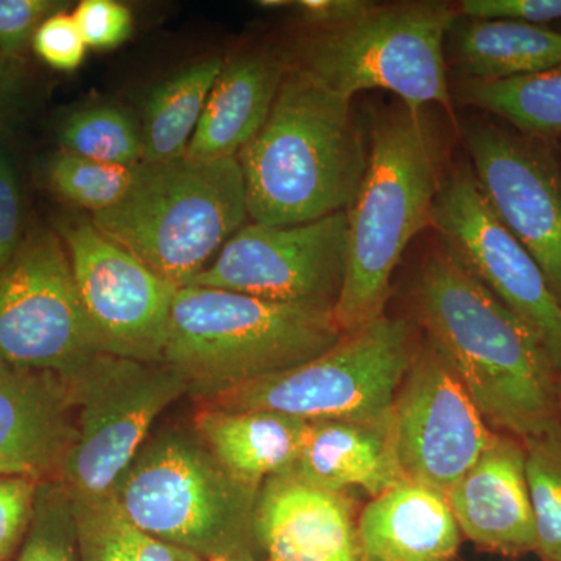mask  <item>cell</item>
Masks as SVG:
<instances>
[{
    "instance_id": "cell-23",
    "label": "cell",
    "mask_w": 561,
    "mask_h": 561,
    "mask_svg": "<svg viewBox=\"0 0 561 561\" xmlns=\"http://www.w3.org/2000/svg\"><path fill=\"white\" fill-rule=\"evenodd\" d=\"M446 43L459 80H507L561 66V33L542 25L459 14Z\"/></svg>"
},
{
    "instance_id": "cell-21",
    "label": "cell",
    "mask_w": 561,
    "mask_h": 561,
    "mask_svg": "<svg viewBox=\"0 0 561 561\" xmlns=\"http://www.w3.org/2000/svg\"><path fill=\"white\" fill-rule=\"evenodd\" d=\"M287 474L331 491L359 486L373 497L405 482L391 426L312 421L300 457Z\"/></svg>"
},
{
    "instance_id": "cell-26",
    "label": "cell",
    "mask_w": 561,
    "mask_h": 561,
    "mask_svg": "<svg viewBox=\"0 0 561 561\" xmlns=\"http://www.w3.org/2000/svg\"><path fill=\"white\" fill-rule=\"evenodd\" d=\"M72 500L83 561H203L140 529L113 497Z\"/></svg>"
},
{
    "instance_id": "cell-30",
    "label": "cell",
    "mask_w": 561,
    "mask_h": 561,
    "mask_svg": "<svg viewBox=\"0 0 561 561\" xmlns=\"http://www.w3.org/2000/svg\"><path fill=\"white\" fill-rule=\"evenodd\" d=\"M11 561H83L73 500L58 479L38 483L31 526Z\"/></svg>"
},
{
    "instance_id": "cell-4",
    "label": "cell",
    "mask_w": 561,
    "mask_h": 561,
    "mask_svg": "<svg viewBox=\"0 0 561 561\" xmlns=\"http://www.w3.org/2000/svg\"><path fill=\"white\" fill-rule=\"evenodd\" d=\"M342 335L332 309L186 286L173 298L162 362L205 401L316 359Z\"/></svg>"
},
{
    "instance_id": "cell-2",
    "label": "cell",
    "mask_w": 561,
    "mask_h": 561,
    "mask_svg": "<svg viewBox=\"0 0 561 561\" xmlns=\"http://www.w3.org/2000/svg\"><path fill=\"white\" fill-rule=\"evenodd\" d=\"M236 160L250 220L294 227L350 209L368 146L351 99L287 65L267 121Z\"/></svg>"
},
{
    "instance_id": "cell-39",
    "label": "cell",
    "mask_w": 561,
    "mask_h": 561,
    "mask_svg": "<svg viewBox=\"0 0 561 561\" xmlns=\"http://www.w3.org/2000/svg\"><path fill=\"white\" fill-rule=\"evenodd\" d=\"M257 5L264 10L290 9V2L287 0H261Z\"/></svg>"
},
{
    "instance_id": "cell-32",
    "label": "cell",
    "mask_w": 561,
    "mask_h": 561,
    "mask_svg": "<svg viewBox=\"0 0 561 561\" xmlns=\"http://www.w3.org/2000/svg\"><path fill=\"white\" fill-rule=\"evenodd\" d=\"M73 21L92 49H114L130 38L135 21L130 9L116 0H81Z\"/></svg>"
},
{
    "instance_id": "cell-1",
    "label": "cell",
    "mask_w": 561,
    "mask_h": 561,
    "mask_svg": "<svg viewBox=\"0 0 561 561\" xmlns=\"http://www.w3.org/2000/svg\"><path fill=\"white\" fill-rule=\"evenodd\" d=\"M412 297L424 339L490 427L524 440L560 423L559 371L540 339L443 247L424 261Z\"/></svg>"
},
{
    "instance_id": "cell-10",
    "label": "cell",
    "mask_w": 561,
    "mask_h": 561,
    "mask_svg": "<svg viewBox=\"0 0 561 561\" xmlns=\"http://www.w3.org/2000/svg\"><path fill=\"white\" fill-rule=\"evenodd\" d=\"M98 353L65 243L32 225L0 268V360L68 376Z\"/></svg>"
},
{
    "instance_id": "cell-31",
    "label": "cell",
    "mask_w": 561,
    "mask_h": 561,
    "mask_svg": "<svg viewBox=\"0 0 561 561\" xmlns=\"http://www.w3.org/2000/svg\"><path fill=\"white\" fill-rule=\"evenodd\" d=\"M38 483L21 476H0V561L13 560L27 534Z\"/></svg>"
},
{
    "instance_id": "cell-14",
    "label": "cell",
    "mask_w": 561,
    "mask_h": 561,
    "mask_svg": "<svg viewBox=\"0 0 561 561\" xmlns=\"http://www.w3.org/2000/svg\"><path fill=\"white\" fill-rule=\"evenodd\" d=\"M494 434L451 365L424 339L393 405L394 449L405 481L446 496Z\"/></svg>"
},
{
    "instance_id": "cell-36",
    "label": "cell",
    "mask_w": 561,
    "mask_h": 561,
    "mask_svg": "<svg viewBox=\"0 0 561 561\" xmlns=\"http://www.w3.org/2000/svg\"><path fill=\"white\" fill-rule=\"evenodd\" d=\"M461 16L542 25L561 21V0H463Z\"/></svg>"
},
{
    "instance_id": "cell-27",
    "label": "cell",
    "mask_w": 561,
    "mask_h": 561,
    "mask_svg": "<svg viewBox=\"0 0 561 561\" xmlns=\"http://www.w3.org/2000/svg\"><path fill=\"white\" fill-rule=\"evenodd\" d=\"M60 150L105 164L135 168L144 160L140 125L116 105H91L69 113L58 125Z\"/></svg>"
},
{
    "instance_id": "cell-15",
    "label": "cell",
    "mask_w": 561,
    "mask_h": 561,
    "mask_svg": "<svg viewBox=\"0 0 561 561\" xmlns=\"http://www.w3.org/2000/svg\"><path fill=\"white\" fill-rule=\"evenodd\" d=\"M463 138L483 197L561 306V164L551 142L494 122H472Z\"/></svg>"
},
{
    "instance_id": "cell-7",
    "label": "cell",
    "mask_w": 561,
    "mask_h": 561,
    "mask_svg": "<svg viewBox=\"0 0 561 561\" xmlns=\"http://www.w3.org/2000/svg\"><path fill=\"white\" fill-rule=\"evenodd\" d=\"M459 14L437 0L376 5L343 27L312 31L284 60L348 99L383 90L408 108L438 103L453 116L445 44Z\"/></svg>"
},
{
    "instance_id": "cell-22",
    "label": "cell",
    "mask_w": 561,
    "mask_h": 561,
    "mask_svg": "<svg viewBox=\"0 0 561 561\" xmlns=\"http://www.w3.org/2000/svg\"><path fill=\"white\" fill-rule=\"evenodd\" d=\"M192 426L236 479L261 489L287 474L300 457L311 421L267 411H224L195 405Z\"/></svg>"
},
{
    "instance_id": "cell-11",
    "label": "cell",
    "mask_w": 561,
    "mask_h": 561,
    "mask_svg": "<svg viewBox=\"0 0 561 561\" xmlns=\"http://www.w3.org/2000/svg\"><path fill=\"white\" fill-rule=\"evenodd\" d=\"M431 228L442 247L540 339L561 371V306L537 262L497 219L468 164L440 180Z\"/></svg>"
},
{
    "instance_id": "cell-41",
    "label": "cell",
    "mask_w": 561,
    "mask_h": 561,
    "mask_svg": "<svg viewBox=\"0 0 561 561\" xmlns=\"http://www.w3.org/2000/svg\"><path fill=\"white\" fill-rule=\"evenodd\" d=\"M560 140H561V138H560ZM559 160H560V164H561V144H560V158H559Z\"/></svg>"
},
{
    "instance_id": "cell-17",
    "label": "cell",
    "mask_w": 561,
    "mask_h": 561,
    "mask_svg": "<svg viewBox=\"0 0 561 561\" xmlns=\"http://www.w3.org/2000/svg\"><path fill=\"white\" fill-rule=\"evenodd\" d=\"M254 538L265 561H362L353 501L290 474L262 483Z\"/></svg>"
},
{
    "instance_id": "cell-16",
    "label": "cell",
    "mask_w": 561,
    "mask_h": 561,
    "mask_svg": "<svg viewBox=\"0 0 561 561\" xmlns=\"http://www.w3.org/2000/svg\"><path fill=\"white\" fill-rule=\"evenodd\" d=\"M76 437L65 376L0 360V476L60 479Z\"/></svg>"
},
{
    "instance_id": "cell-37",
    "label": "cell",
    "mask_w": 561,
    "mask_h": 561,
    "mask_svg": "<svg viewBox=\"0 0 561 561\" xmlns=\"http://www.w3.org/2000/svg\"><path fill=\"white\" fill-rule=\"evenodd\" d=\"M378 3L368 0H300L290 2L298 20L312 31H330L359 21Z\"/></svg>"
},
{
    "instance_id": "cell-34",
    "label": "cell",
    "mask_w": 561,
    "mask_h": 561,
    "mask_svg": "<svg viewBox=\"0 0 561 561\" xmlns=\"http://www.w3.org/2000/svg\"><path fill=\"white\" fill-rule=\"evenodd\" d=\"M66 5L60 0H0V50L22 61L39 25Z\"/></svg>"
},
{
    "instance_id": "cell-43",
    "label": "cell",
    "mask_w": 561,
    "mask_h": 561,
    "mask_svg": "<svg viewBox=\"0 0 561 561\" xmlns=\"http://www.w3.org/2000/svg\"><path fill=\"white\" fill-rule=\"evenodd\" d=\"M251 561H253V560H251Z\"/></svg>"
},
{
    "instance_id": "cell-13",
    "label": "cell",
    "mask_w": 561,
    "mask_h": 561,
    "mask_svg": "<svg viewBox=\"0 0 561 561\" xmlns=\"http://www.w3.org/2000/svg\"><path fill=\"white\" fill-rule=\"evenodd\" d=\"M346 210L294 227L243 225L191 286L334 311L348 265Z\"/></svg>"
},
{
    "instance_id": "cell-24",
    "label": "cell",
    "mask_w": 561,
    "mask_h": 561,
    "mask_svg": "<svg viewBox=\"0 0 561 561\" xmlns=\"http://www.w3.org/2000/svg\"><path fill=\"white\" fill-rule=\"evenodd\" d=\"M224 61L214 57L194 62L150 92L139 124L142 162L158 164L186 157Z\"/></svg>"
},
{
    "instance_id": "cell-3",
    "label": "cell",
    "mask_w": 561,
    "mask_h": 561,
    "mask_svg": "<svg viewBox=\"0 0 561 561\" xmlns=\"http://www.w3.org/2000/svg\"><path fill=\"white\" fill-rule=\"evenodd\" d=\"M440 180L423 110L390 106L373 116L367 172L346 210L348 265L334 306L343 335L386 316L391 275L412 239L431 227Z\"/></svg>"
},
{
    "instance_id": "cell-25",
    "label": "cell",
    "mask_w": 561,
    "mask_h": 561,
    "mask_svg": "<svg viewBox=\"0 0 561 561\" xmlns=\"http://www.w3.org/2000/svg\"><path fill=\"white\" fill-rule=\"evenodd\" d=\"M451 94L523 135L548 142L561 138V66L507 80H457Z\"/></svg>"
},
{
    "instance_id": "cell-42",
    "label": "cell",
    "mask_w": 561,
    "mask_h": 561,
    "mask_svg": "<svg viewBox=\"0 0 561 561\" xmlns=\"http://www.w3.org/2000/svg\"><path fill=\"white\" fill-rule=\"evenodd\" d=\"M253 561H260V560H253Z\"/></svg>"
},
{
    "instance_id": "cell-5",
    "label": "cell",
    "mask_w": 561,
    "mask_h": 561,
    "mask_svg": "<svg viewBox=\"0 0 561 561\" xmlns=\"http://www.w3.org/2000/svg\"><path fill=\"white\" fill-rule=\"evenodd\" d=\"M260 490L236 479L192 423H172L151 432L111 497L140 529L203 561H251Z\"/></svg>"
},
{
    "instance_id": "cell-35",
    "label": "cell",
    "mask_w": 561,
    "mask_h": 561,
    "mask_svg": "<svg viewBox=\"0 0 561 561\" xmlns=\"http://www.w3.org/2000/svg\"><path fill=\"white\" fill-rule=\"evenodd\" d=\"M27 230L20 173L10 151L0 146V268L20 250Z\"/></svg>"
},
{
    "instance_id": "cell-28",
    "label": "cell",
    "mask_w": 561,
    "mask_h": 561,
    "mask_svg": "<svg viewBox=\"0 0 561 561\" xmlns=\"http://www.w3.org/2000/svg\"><path fill=\"white\" fill-rule=\"evenodd\" d=\"M526 479L535 518V552L561 561V421L524 438Z\"/></svg>"
},
{
    "instance_id": "cell-12",
    "label": "cell",
    "mask_w": 561,
    "mask_h": 561,
    "mask_svg": "<svg viewBox=\"0 0 561 561\" xmlns=\"http://www.w3.org/2000/svg\"><path fill=\"white\" fill-rule=\"evenodd\" d=\"M84 317L102 353L162 362L169 319L179 287L111 241L91 217L72 216L57 225Z\"/></svg>"
},
{
    "instance_id": "cell-18",
    "label": "cell",
    "mask_w": 561,
    "mask_h": 561,
    "mask_svg": "<svg viewBox=\"0 0 561 561\" xmlns=\"http://www.w3.org/2000/svg\"><path fill=\"white\" fill-rule=\"evenodd\" d=\"M446 501L461 534L486 551L511 557L535 552V518L519 438L494 434Z\"/></svg>"
},
{
    "instance_id": "cell-6",
    "label": "cell",
    "mask_w": 561,
    "mask_h": 561,
    "mask_svg": "<svg viewBox=\"0 0 561 561\" xmlns=\"http://www.w3.org/2000/svg\"><path fill=\"white\" fill-rule=\"evenodd\" d=\"M249 219L238 160L186 157L140 162L128 194L91 216L106 238L179 289L191 286Z\"/></svg>"
},
{
    "instance_id": "cell-29",
    "label": "cell",
    "mask_w": 561,
    "mask_h": 561,
    "mask_svg": "<svg viewBox=\"0 0 561 561\" xmlns=\"http://www.w3.org/2000/svg\"><path fill=\"white\" fill-rule=\"evenodd\" d=\"M138 165L122 168L58 150L47 161L44 172L50 191L58 198L76 208L90 210L94 216L114 208L128 194Z\"/></svg>"
},
{
    "instance_id": "cell-8",
    "label": "cell",
    "mask_w": 561,
    "mask_h": 561,
    "mask_svg": "<svg viewBox=\"0 0 561 561\" xmlns=\"http://www.w3.org/2000/svg\"><path fill=\"white\" fill-rule=\"evenodd\" d=\"M419 343L405 319L382 316L316 359L194 402L224 411L286 413L306 421L391 426L393 405Z\"/></svg>"
},
{
    "instance_id": "cell-20",
    "label": "cell",
    "mask_w": 561,
    "mask_h": 561,
    "mask_svg": "<svg viewBox=\"0 0 561 561\" xmlns=\"http://www.w3.org/2000/svg\"><path fill=\"white\" fill-rule=\"evenodd\" d=\"M460 535L446 496L409 481L373 497L357 523L362 561H451Z\"/></svg>"
},
{
    "instance_id": "cell-33",
    "label": "cell",
    "mask_w": 561,
    "mask_h": 561,
    "mask_svg": "<svg viewBox=\"0 0 561 561\" xmlns=\"http://www.w3.org/2000/svg\"><path fill=\"white\" fill-rule=\"evenodd\" d=\"M31 47L41 61L61 72L79 69L90 49L73 21L72 13L69 14L66 10L51 14L39 25L33 35Z\"/></svg>"
},
{
    "instance_id": "cell-38",
    "label": "cell",
    "mask_w": 561,
    "mask_h": 561,
    "mask_svg": "<svg viewBox=\"0 0 561 561\" xmlns=\"http://www.w3.org/2000/svg\"><path fill=\"white\" fill-rule=\"evenodd\" d=\"M24 68L22 61L7 57L0 50V127L9 124L24 101Z\"/></svg>"
},
{
    "instance_id": "cell-9",
    "label": "cell",
    "mask_w": 561,
    "mask_h": 561,
    "mask_svg": "<svg viewBox=\"0 0 561 561\" xmlns=\"http://www.w3.org/2000/svg\"><path fill=\"white\" fill-rule=\"evenodd\" d=\"M65 378L76 411V437L58 481L73 497H111L161 413L190 397V382L165 362L108 353L94 354Z\"/></svg>"
},
{
    "instance_id": "cell-19",
    "label": "cell",
    "mask_w": 561,
    "mask_h": 561,
    "mask_svg": "<svg viewBox=\"0 0 561 561\" xmlns=\"http://www.w3.org/2000/svg\"><path fill=\"white\" fill-rule=\"evenodd\" d=\"M286 70L284 57L271 51H245L225 60L186 158L214 161L238 157L267 121Z\"/></svg>"
},
{
    "instance_id": "cell-40",
    "label": "cell",
    "mask_w": 561,
    "mask_h": 561,
    "mask_svg": "<svg viewBox=\"0 0 561 561\" xmlns=\"http://www.w3.org/2000/svg\"><path fill=\"white\" fill-rule=\"evenodd\" d=\"M557 409H559V416L561 421V371L557 378Z\"/></svg>"
}]
</instances>
